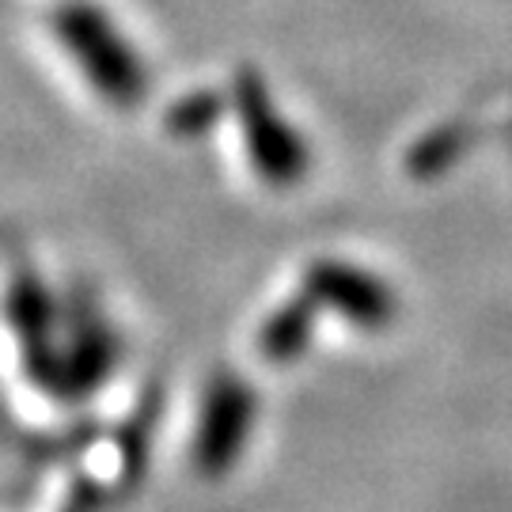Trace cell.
<instances>
[{
    "label": "cell",
    "mask_w": 512,
    "mask_h": 512,
    "mask_svg": "<svg viewBox=\"0 0 512 512\" xmlns=\"http://www.w3.org/2000/svg\"><path fill=\"white\" fill-rule=\"evenodd\" d=\"M236 110L239 122H247V145H251V160H255L258 175H266L270 183H289L300 164H296V145L289 129L281 126L274 110L266 107V95L258 92L255 80L236 84Z\"/></svg>",
    "instance_id": "cell-4"
},
{
    "label": "cell",
    "mask_w": 512,
    "mask_h": 512,
    "mask_svg": "<svg viewBox=\"0 0 512 512\" xmlns=\"http://www.w3.org/2000/svg\"><path fill=\"white\" fill-rule=\"evenodd\" d=\"M311 296V304H330L346 315L357 327H384L391 319V300L380 289V281H372L368 274H357L349 266L338 262H319L308 270V281L300 285Z\"/></svg>",
    "instance_id": "cell-3"
},
{
    "label": "cell",
    "mask_w": 512,
    "mask_h": 512,
    "mask_svg": "<svg viewBox=\"0 0 512 512\" xmlns=\"http://www.w3.org/2000/svg\"><path fill=\"white\" fill-rule=\"evenodd\" d=\"M315 330V304L311 296L300 289L296 296H289L281 308H274L262 327H258V353L270 365H293L296 357H304V349L311 342Z\"/></svg>",
    "instance_id": "cell-5"
},
{
    "label": "cell",
    "mask_w": 512,
    "mask_h": 512,
    "mask_svg": "<svg viewBox=\"0 0 512 512\" xmlns=\"http://www.w3.org/2000/svg\"><path fill=\"white\" fill-rule=\"evenodd\" d=\"M57 38L76 61V69L110 107H137L145 95L141 57L129 50L126 35L95 4H69L57 12Z\"/></svg>",
    "instance_id": "cell-1"
},
{
    "label": "cell",
    "mask_w": 512,
    "mask_h": 512,
    "mask_svg": "<svg viewBox=\"0 0 512 512\" xmlns=\"http://www.w3.org/2000/svg\"><path fill=\"white\" fill-rule=\"evenodd\" d=\"M258 425V391L243 376L220 368L209 376L198 403L194 440H190V463L198 478L220 482L247 456Z\"/></svg>",
    "instance_id": "cell-2"
}]
</instances>
